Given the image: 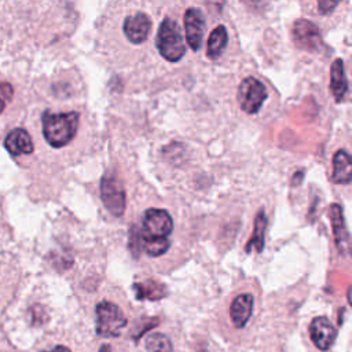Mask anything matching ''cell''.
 Segmentation results:
<instances>
[{
    "label": "cell",
    "mask_w": 352,
    "mask_h": 352,
    "mask_svg": "<svg viewBox=\"0 0 352 352\" xmlns=\"http://www.w3.org/2000/svg\"><path fill=\"white\" fill-rule=\"evenodd\" d=\"M80 116L76 111L51 113L44 111L41 117L43 135L48 144L55 148L66 146L76 135Z\"/></svg>",
    "instance_id": "6da1fadb"
},
{
    "label": "cell",
    "mask_w": 352,
    "mask_h": 352,
    "mask_svg": "<svg viewBox=\"0 0 352 352\" xmlns=\"http://www.w3.org/2000/svg\"><path fill=\"white\" fill-rule=\"evenodd\" d=\"M155 44L161 56L169 62H177L186 54V44L182 36V30L177 22L170 18H165L161 22Z\"/></svg>",
    "instance_id": "7a4b0ae2"
},
{
    "label": "cell",
    "mask_w": 352,
    "mask_h": 352,
    "mask_svg": "<svg viewBox=\"0 0 352 352\" xmlns=\"http://www.w3.org/2000/svg\"><path fill=\"white\" fill-rule=\"evenodd\" d=\"M173 231V220L164 209L150 208L142 217V228L138 235L139 242L168 239Z\"/></svg>",
    "instance_id": "3957f363"
},
{
    "label": "cell",
    "mask_w": 352,
    "mask_h": 352,
    "mask_svg": "<svg viewBox=\"0 0 352 352\" xmlns=\"http://www.w3.org/2000/svg\"><path fill=\"white\" fill-rule=\"evenodd\" d=\"M96 334L100 337H117L126 324L122 311L113 302L102 301L96 305Z\"/></svg>",
    "instance_id": "277c9868"
},
{
    "label": "cell",
    "mask_w": 352,
    "mask_h": 352,
    "mask_svg": "<svg viewBox=\"0 0 352 352\" xmlns=\"http://www.w3.org/2000/svg\"><path fill=\"white\" fill-rule=\"evenodd\" d=\"M236 99L245 113L256 114L267 99L265 87L257 78L246 77L238 87Z\"/></svg>",
    "instance_id": "5b68a950"
},
{
    "label": "cell",
    "mask_w": 352,
    "mask_h": 352,
    "mask_svg": "<svg viewBox=\"0 0 352 352\" xmlns=\"http://www.w3.org/2000/svg\"><path fill=\"white\" fill-rule=\"evenodd\" d=\"M100 198L106 209L116 217L125 212V190L118 177L107 173L100 182Z\"/></svg>",
    "instance_id": "8992f818"
},
{
    "label": "cell",
    "mask_w": 352,
    "mask_h": 352,
    "mask_svg": "<svg viewBox=\"0 0 352 352\" xmlns=\"http://www.w3.org/2000/svg\"><path fill=\"white\" fill-rule=\"evenodd\" d=\"M184 30L187 44L192 51H198L202 45L205 33V16L199 8H187L184 12Z\"/></svg>",
    "instance_id": "52a82bcc"
},
{
    "label": "cell",
    "mask_w": 352,
    "mask_h": 352,
    "mask_svg": "<svg viewBox=\"0 0 352 352\" xmlns=\"http://www.w3.org/2000/svg\"><path fill=\"white\" fill-rule=\"evenodd\" d=\"M293 37L296 44L307 51H316L322 45L320 33L311 21L298 19L293 25Z\"/></svg>",
    "instance_id": "ba28073f"
},
{
    "label": "cell",
    "mask_w": 352,
    "mask_h": 352,
    "mask_svg": "<svg viewBox=\"0 0 352 352\" xmlns=\"http://www.w3.org/2000/svg\"><path fill=\"white\" fill-rule=\"evenodd\" d=\"M309 336L316 348L327 351L336 340L337 330L326 316H318L309 324Z\"/></svg>",
    "instance_id": "9c48e42d"
},
{
    "label": "cell",
    "mask_w": 352,
    "mask_h": 352,
    "mask_svg": "<svg viewBox=\"0 0 352 352\" xmlns=\"http://www.w3.org/2000/svg\"><path fill=\"white\" fill-rule=\"evenodd\" d=\"M122 30H124L125 37L132 44H140L147 38V36L151 30V21L146 14L136 12V14L125 18Z\"/></svg>",
    "instance_id": "30bf717a"
},
{
    "label": "cell",
    "mask_w": 352,
    "mask_h": 352,
    "mask_svg": "<svg viewBox=\"0 0 352 352\" xmlns=\"http://www.w3.org/2000/svg\"><path fill=\"white\" fill-rule=\"evenodd\" d=\"M329 217L331 220L336 245L341 254H346L349 252V234L345 226L342 208L338 204H333L329 208Z\"/></svg>",
    "instance_id": "8fae6325"
},
{
    "label": "cell",
    "mask_w": 352,
    "mask_h": 352,
    "mask_svg": "<svg viewBox=\"0 0 352 352\" xmlns=\"http://www.w3.org/2000/svg\"><path fill=\"white\" fill-rule=\"evenodd\" d=\"M253 312V296L249 293L239 294L234 298L230 307V318L235 327H243Z\"/></svg>",
    "instance_id": "7c38bea8"
},
{
    "label": "cell",
    "mask_w": 352,
    "mask_h": 352,
    "mask_svg": "<svg viewBox=\"0 0 352 352\" xmlns=\"http://www.w3.org/2000/svg\"><path fill=\"white\" fill-rule=\"evenodd\" d=\"M4 147L11 155L15 157L22 154H30L34 148L30 135L22 128H15L6 136Z\"/></svg>",
    "instance_id": "4fadbf2b"
},
{
    "label": "cell",
    "mask_w": 352,
    "mask_h": 352,
    "mask_svg": "<svg viewBox=\"0 0 352 352\" xmlns=\"http://www.w3.org/2000/svg\"><path fill=\"white\" fill-rule=\"evenodd\" d=\"M352 177V160L345 150H338L333 157L331 182L336 184H348Z\"/></svg>",
    "instance_id": "5bb4252c"
},
{
    "label": "cell",
    "mask_w": 352,
    "mask_h": 352,
    "mask_svg": "<svg viewBox=\"0 0 352 352\" xmlns=\"http://www.w3.org/2000/svg\"><path fill=\"white\" fill-rule=\"evenodd\" d=\"M330 91L336 102H342L348 91V81L345 77L344 62L340 58H337L330 67Z\"/></svg>",
    "instance_id": "9a60e30c"
},
{
    "label": "cell",
    "mask_w": 352,
    "mask_h": 352,
    "mask_svg": "<svg viewBox=\"0 0 352 352\" xmlns=\"http://www.w3.org/2000/svg\"><path fill=\"white\" fill-rule=\"evenodd\" d=\"M133 293L138 300H161L166 294V287L158 280L147 279L135 283Z\"/></svg>",
    "instance_id": "2e32d148"
},
{
    "label": "cell",
    "mask_w": 352,
    "mask_h": 352,
    "mask_svg": "<svg viewBox=\"0 0 352 352\" xmlns=\"http://www.w3.org/2000/svg\"><path fill=\"white\" fill-rule=\"evenodd\" d=\"M227 43H228V34H227L226 28L223 25L216 26L208 38L206 55L210 59H217L226 50Z\"/></svg>",
    "instance_id": "e0dca14e"
},
{
    "label": "cell",
    "mask_w": 352,
    "mask_h": 352,
    "mask_svg": "<svg viewBox=\"0 0 352 352\" xmlns=\"http://www.w3.org/2000/svg\"><path fill=\"white\" fill-rule=\"evenodd\" d=\"M265 226H267L265 213H264V210H260L254 219V228H253V234L246 245V252H250L252 249H254L257 253H260L263 250Z\"/></svg>",
    "instance_id": "ac0fdd59"
},
{
    "label": "cell",
    "mask_w": 352,
    "mask_h": 352,
    "mask_svg": "<svg viewBox=\"0 0 352 352\" xmlns=\"http://www.w3.org/2000/svg\"><path fill=\"white\" fill-rule=\"evenodd\" d=\"M146 351L147 352H173L169 338L162 333L150 334L146 338Z\"/></svg>",
    "instance_id": "d6986e66"
},
{
    "label": "cell",
    "mask_w": 352,
    "mask_h": 352,
    "mask_svg": "<svg viewBox=\"0 0 352 352\" xmlns=\"http://www.w3.org/2000/svg\"><path fill=\"white\" fill-rule=\"evenodd\" d=\"M139 246L142 248V250H144L146 254H148L151 257H157V256L164 254L169 249L170 242H169V239L147 241V242H139Z\"/></svg>",
    "instance_id": "ffe728a7"
},
{
    "label": "cell",
    "mask_w": 352,
    "mask_h": 352,
    "mask_svg": "<svg viewBox=\"0 0 352 352\" xmlns=\"http://www.w3.org/2000/svg\"><path fill=\"white\" fill-rule=\"evenodd\" d=\"M340 1L341 0H318V8H319L320 14L327 15L338 6Z\"/></svg>",
    "instance_id": "44dd1931"
},
{
    "label": "cell",
    "mask_w": 352,
    "mask_h": 352,
    "mask_svg": "<svg viewBox=\"0 0 352 352\" xmlns=\"http://www.w3.org/2000/svg\"><path fill=\"white\" fill-rule=\"evenodd\" d=\"M0 94H1L4 98L11 99V98H12V94H14L12 85L8 84V82H1V81H0Z\"/></svg>",
    "instance_id": "7402d4cb"
},
{
    "label": "cell",
    "mask_w": 352,
    "mask_h": 352,
    "mask_svg": "<svg viewBox=\"0 0 352 352\" xmlns=\"http://www.w3.org/2000/svg\"><path fill=\"white\" fill-rule=\"evenodd\" d=\"M43 352H72V351L69 348L63 346V345H58V346H55V348H52L50 351H43Z\"/></svg>",
    "instance_id": "603a6c76"
},
{
    "label": "cell",
    "mask_w": 352,
    "mask_h": 352,
    "mask_svg": "<svg viewBox=\"0 0 352 352\" xmlns=\"http://www.w3.org/2000/svg\"><path fill=\"white\" fill-rule=\"evenodd\" d=\"M98 352H111V348H110L109 345H106V344H104V345H102V346L99 348V351H98Z\"/></svg>",
    "instance_id": "cb8c5ba5"
},
{
    "label": "cell",
    "mask_w": 352,
    "mask_h": 352,
    "mask_svg": "<svg viewBox=\"0 0 352 352\" xmlns=\"http://www.w3.org/2000/svg\"><path fill=\"white\" fill-rule=\"evenodd\" d=\"M4 106H6V104H4V102L0 99V113L4 110Z\"/></svg>",
    "instance_id": "d4e9b609"
}]
</instances>
